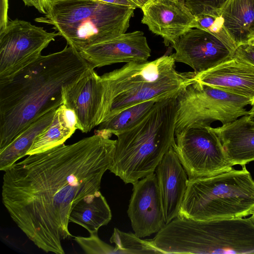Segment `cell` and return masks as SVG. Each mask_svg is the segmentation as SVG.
<instances>
[{
    "label": "cell",
    "instance_id": "obj_31",
    "mask_svg": "<svg viewBox=\"0 0 254 254\" xmlns=\"http://www.w3.org/2000/svg\"><path fill=\"white\" fill-rule=\"evenodd\" d=\"M96 1L109 3L111 4L124 5L132 7L135 8L137 7L136 4L131 0H94Z\"/></svg>",
    "mask_w": 254,
    "mask_h": 254
},
{
    "label": "cell",
    "instance_id": "obj_2",
    "mask_svg": "<svg viewBox=\"0 0 254 254\" xmlns=\"http://www.w3.org/2000/svg\"><path fill=\"white\" fill-rule=\"evenodd\" d=\"M93 69L67 45L36 61L0 83V150L31 123L63 104L62 90Z\"/></svg>",
    "mask_w": 254,
    "mask_h": 254
},
{
    "label": "cell",
    "instance_id": "obj_20",
    "mask_svg": "<svg viewBox=\"0 0 254 254\" xmlns=\"http://www.w3.org/2000/svg\"><path fill=\"white\" fill-rule=\"evenodd\" d=\"M76 118L74 112L62 105L51 124L35 138L27 155L41 153L64 144L74 133Z\"/></svg>",
    "mask_w": 254,
    "mask_h": 254
},
{
    "label": "cell",
    "instance_id": "obj_32",
    "mask_svg": "<svg viewBox=\"0 0 254 254\" xmlns=\"http://www.w3.org/2000/svg\"><path fill=\"white\" fill-rule=\"evenodd\" d=\"M137 6V7L142 8L145 4H146L151 0H131Z\"/></svg>",
    "mask_w": 254,
    "mask_h": 254
},
{
    "label": "cell",
    "instance_id": "obj_29",
    "mask_svg": "<svg viewBox=\"0 0 254 254\" xmlns=\"http://www.w3.org/2000/svg\"><path fill=\"white\" fill-rule=\"evenodd\" d=\"M8 9V0H0V31L6 26L9 21Z\"/></svg>",
    "mask_w": 254,
    "mask_h": 254
},
{
    "label": "cell",
    "instance_id": "obj_28",
    "mask_svg": "<svg viewBox=\"0 0 254 254\" xmlns=\"http://www.w3.org/2000/svg\"><path fill=\"white\" fill-rule=\"evenodd\" d=\"M234 56L254 65V39L238 46Z\"/></svg>",
    "mask_w": 254,
    "mask_h": 254
},
{
    "label": "cell",
    "instance_id": "obj_17",
    "mask_svg": "<svg viewBox=\"0 0 254 254\" xmlns=\"http://www.w3.org/2000/svg\"><path fill=\"white\" fill-rule=\"evenodd\" d=\"M155 174L166 224L178 216L189 181L173 147L165 154Z\"/></svg>",
    "mask_w": 254,
    "mask_h": 254
},
{
    "label": "cell",
    "instance_id": "obj_34",
    "mask_svg": "<svg viewBox=\"0 0 254 254\" xmlns=\"http://www.w3.org/2000/svg\"><path fill=\"white\" fill-rule=\"evenodd\" d=\"M249 120L254 124V113L248 115Z\"/></svg>",
    "mask_w": 254,
    "mask_h": 254
},
{
    "label": "cell",
    "instance_id": "obj_21",
    "mask_svg": "<svg viewBox=\"0 0 254 254\" xmlns=\"http://www.w3.org/2000/svg\"><path fill=\"white\" fill-rule=\"evenodd\" d=\"M112 212L105 197L99 190L85 196L73 208L69 222L85 228L90 234L98 233L111 221Z\"/></svg>",
    "mask_w": 254,
    "mask_h": 254
},
{
    "label": "cell",
    "instance_id": "obj_33",
    "mask_svg": "<svg viewBox=\"0 0 254 254\" xmlns=\"http://www.w3.org/2000/svg\"><path fill=\"white\" fill-rule=\"evenodd\" d=\"M45 0L46 4L47 10V9L52 5H53L56 3H57L58 2L65 0Z\"/></svg>",
    "mask_w": 254,
    "mask_h": 254
},
{
    "label": "cell",
    "instance_id": "obj_4",
    "mask_svg": "<svg viewBox=\"0 0 254 254\" xmlns=\"http://www.w3.org/2000/svg\"><path fill=\"white\" fill-rule=\"evenodd\" d=\"M177 96L158 101L139 121L117 135L109 170L125 184L154 173L175 145Z\"/></svg>",
    "mask_w": 254,
    "mask_h": 254
},
{
    "label": "cell",
    "instance_id": "obj_8",
    "mask_svg": "<svg viewBox=\"0 0 254 254\" xmlns=\"http://www.w3.org/2000/svg\"><path fill=\"white\" fill-rule=\"evenodd\" d=\"M176 100L175 133L192 126H210L215 121L222 125L232 122L249 115L245 107L253 103L248 98L197 81L181 91Z\"/></svg>",
    "mask_w": 254,
    "mask_h": 254
},
{
    "label": "cell",
    "instance_id": "obj_15",
    "mask_svg": "<svg viewBox=\"0 0 254 254\" xmlns=\"http://www.w3.org/2000/svg\"><path fill=\"white\" fill-rule=\"evenodd\" d=\"M63 104L76 116L77 129L89 132L100 125L103 90L100 76L91 69L76 82L63 89Z\"/></svg>",
    "mask_w": 254,
    "mask_h": 254
},
{
    "label": "cell",
    "instance_id": "obj_22",
    "mask_svg": "<svg viewBox=\"0 0 254 254\" xmlns=\"http://www.w3.org/2000/svg\"><path fill=\"white\" fill-rule=\"evenodd\" d=\"M58 108L51 110L31 123L7 146L0 150V171H4L27 155L35 138L51 124Z\"/></svg>",
    "mask_w": 254,
    "mask_h": 254
},
{
    "label": "cell",
    "instance_id": "obj_3",
    "mask_svg": "<svg viewBox=\"0 0 254 254\" xmlns=\"http://www.w3.org/2000/svg\"><path fill=\"white\" fill-rule=\"evenodd\" d=\"M173 54L154 61L129 62L100 76L103 90L100 124L130 106L177 96L192 83L195 72L176 69Z\"/></svg>",
    "mask_w": 254,
    "mask_h": 254
},
{
    "label": "cell",
    "instance_id": "obj_36",
    "mask_svg": "<svg viewBox=\"0 0 254 254\" xmlns=\"http://www.w3.org/2000/svg\"><path fill=\"white\" fill-rule=\"evenodd\" d=\"M251 220L253 223L254 224V212L252 214V216L250 217Z\"/></svg>",
    "mask_w": 254,
    "mask_h": 254
},
{
    "label": "cell",
    "instance_id": "obj_10",
    "mask_svg": "<svg viewBox=\"0 0 254 254\" xmlns=\"http://www.w3.org/2000/svg\"><path fill=\"white\" fill-rule=\"evenodd\" d=\"M60 36L42 27L15 19L0 31V83L7 82L36 61L42 51Z\"/></svg>",
    "mask_w": 254,
    "mask_h": 254
},
{
    "label": "cell",
    "instance_id": "obj_14",
    "mask_svg": "<svg viewBox=\"0 0 254 254\" xmlns=\"http://www.w3.org/2000/svg\"><path fill=\"white\" fill-rule=\"evenodd\" d=\"M151 51L143 32L134 31L90 46L79 53L94 69L117 63L147 62Z\"/></svg>",
    "mask_w": 254,
    "mask_h": 254
},
{
    "label": "cell",
    "instance_id": "obj_24",
    "mask_svg": "<svg viewBox=\"0 0 254 254\" xmlns=\"http://www.w3.org/2000/svg\"><path fill=\"white\" fill-rule=\"evenodd\" d=\"M194 28L204 30L219 39L234 54L237 45L227 30L219 9L195 16Z\"/></svg>",
    "mask_w": 254,
    "mask_h": 254
},
{
    "label": "cell",
    "instance_id": "obj_7",
    "mask_svg": "<svg viewBox=\"0 0 254 254\" xmlns=\"http://www.w3.org/2000/svg\"><path fill=\"white\" fill-rule=\"evenodd\" d=\"M189 179L178 217L199 221L243 218L254 212V180L246 165Z\"/></svg>",
    "mask_w": 254,
    "mask_h": 254
},
{
    "label": "cell",
    "instance_id": "obj_19",
    "mask_svg": "<svg viewBox=\"0 0 254 254\" xmlns=\"http://www.w3.org/2000/svg\"><path fill=\"white\" fill-rule=\"evenodd\" d=\"M219 10L237 47L254 39V0H226Z\"/></svg>",
    "mask_w": 254,
    "mask_h": 254
},
{
    "label": "cell",
    "instance_id": "obj_18",
    "mask_svg": "<svg viewBox=\"0 0 254 254\" xmlns=\"http://www.w3.org/2000/svg\"><path fill=\"white\" fill-rule=\"evenodd\" d=\"M211 129L220 139L227 157L234 166L254 161V124L248 115Z\"/></svg>",
    "mask_w": 254,
    "mask_h": 254
},
{
    "label": "cell",
    "instance_id": "obj_9",
    "mask_svg": "<svg viewBox=\"0 0 254 254\" xmlns=\"http://www.w3.org/2000/svg\"><path fill=\"white\" fill-rule=\"evenodd\" d=\"M173 146L189 179L232 169L220 139L211 126H192L175 133Z\"/></svg>",
    "mask_w": 254,
    "mask_h": 254
},
{
    "label": "cell",
    "instance_id": "obj_16",
    "mask_svg": "<svg viewBox=\"0 0 254 254\" xmlns=\"http://www.w3.org/2000/svg\"><path fill=\"white\" fill-rule=\"evenodd\" d=\"M192 79L254 101V65L237 56L204 71L195 72Z\"/></svg>",
    "mask_w": 254,
    "mask_h": 254
},
{
    "label": "cell",
    "instance_id": "obj_11",
    "mask_svg": "<svg viewBox=\"0 0 254 254\" xmlns=\"http://www.w3.org/2000/svg\"><path fill=\"white\" fill-rule=\"evenodd\" d=\"M171 46L175 51L176 62L188 65L196 73L215 67L234 56L219 39L197 28L189 29Z\"/></svg>",
    "mask_w": 254,
    "mask_h": 254
},
{
    "label": "cell",
    "instance_id": "obj_12",
    "mask_svg": "<svg viewBox=\"0 0 254 254\" xmlns=\"http://www.w3.org/2000/svg\"><path fill=\"white\" fill-rule=\"evenodd\" d=\"M127 213L134 234L140 238L158 232L165 225L155 173L133 183Z\"/></svg>",
    "mask_w": 254,
    "mask_h": 254
},
{
    "label": "cell",
    "instance_id": "obj_5",
    "mask_svg": "<svg viewBox=\"0 0 254 254\" xmlns=\"http://www.w3.org/2000/svg\"><path fill=\"white\" fill-rule=\"evenodd\" d=\"M160 254H254L250 217L199 221L177 217L151 239Z\"/></svg>",
    "mask_w": 254,
    "mask_h": 254
},
{
    "label": "cell",
    "instance_id": "obj_1",
    "mask_svg": "<svg viewBox=\"0 0 254 254\" xmlns=\"http://www.w3.org/2000/svg\"><path fill=\"white\" fill-rule=\"evenodd\" d=\"M116 140L100 133L29 155L4 172L2 201L11 218L45 253L64 254L72 237L70 213L85 196L99 190L113 160Z\"/></svg>",
    "mask_w": 254,
    "mask_h": 254
},
{
    "label": "cell",
    "instance_id": "obj_6",
    "mask_svg": "<svg viewBox=\"0 0 254 254\" xmlns=\"http://www.w3.org/2000/svg\"><path fill=\"white\" fill-rule=\"evenodd\" d=\"M135 8L94 0L56 3L35 21L53 26L77 51L126 33Z\"/></svg>",
    "mask_w": 254,
    "mask_h": 254
},
{
    "label": "cell",
    "instance_id": "obj_23",
    "mask_svg": "<svg viewBox=\"0 0 254 254\" xmlns=\"http://www.w3.org/2000/svg\"><path fill=\"white\" fill-rule=\"evenodd\" d=\"M159 101L148 100L130 106L99 125L97 133L111 137L129 128L146 116Z\"/></svg>",
    "mask_w": 254,
    "mask_h": 254
},
{
    "label": "cell",
    "instance_id": "obj_30",
    "mask_svg": "<svg viewBox=\"0 0 254 254\" xmlns=\"http://www.w3.org/2000/svg\"><path fill=\"white\" fill-rule=\"evenodd\" d=\"M25 5L33 6L39 12L46 14L47 7L45 0H22Z\"/></svg>",
    "mask_w": 254,
    "mask_h": 254
},
{
    "label": "cell",
    "instance_id": "obj_35",
    "mask_svg": "<svg viewBox=\"0 0 254 254\" xmlns=\"http://www.w3.org/2000/svg\"><path fill=\"white\" fill-rule=\"evenodd\" d=\"M252 108L249 111V114H252L254 113V101L253 102L252 104H251Z\"/></svg>",
    "mask_w": 254,
    "mask_h": 254
},
{
    "label": "cell",
    "instance_id": "obj_25",
    "mask_svg": "<svg viewBox=\"0 0 254 254\" xmlns=\"http://www.w3.org/2000/svg\"><path fill=\"white\" fill-rule=\"evenodd\" d=\"M110 241L115 244L116 254H160L151 244L150 240H143L135 234L127 233L115 228Z\"/></svg>",
    "mask_w": 254,
    "mask_h": 254
},
{
    "label": "cell",
    "instance_id": "obj_27",
    "mask_svg": "<svg viewBox=\"0 0 254 254\" xmlns=\"http://www.w3.org/2000/svg\"><path fill=\"white\" fill-rule=\"evenodd\" d=\"M226 0H183L195 16L220 8Z\"/></svg>",
    "mask_w": 254,
    "mask_h": 254
},
{
    "label": "cell",
    "instance_id": "obj_13",
    "mask_svg": "<svg viewBox=\"0 0 254 254\" xmlns=\"http://www.w3.org/2000/svg\"><path fill=\"white\" fill-rule=\"evenodd\" d=\"M141 9V23L161 36L166 46L195 27L196 17L183 0H151Z\"/></svg>",
    "mask_w": 254,
    "mask_h": 254
},
{
    "label": "cell",
    "instance_id": "obj_26",
    "mask_svg": "<svg viewBox=\"0 0 254 254\" xmlns=\"http://www.w3.org/2000/svg\"><path fill=\"white\" fill-rule=\"evenodd\" d=\"M74 240L86 254H116L115 248L102 241L97 233H91L88 237L76 236Z\"/></svg>",
    "mask_w": 254,
    "mask_h": 254
}]
</instances>
